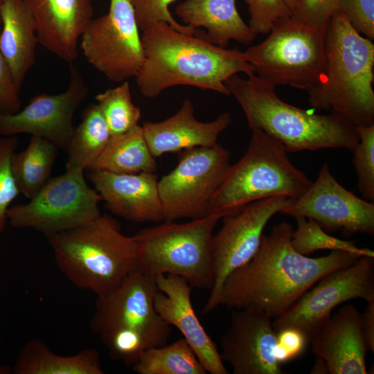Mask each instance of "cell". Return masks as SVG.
<instances>
[{"mask_svg": "<svg viewBox=\"0 0 374 374\" xmlns=\"http://www.w3.org/2000/svg\"><path fill=\"white\" fill-rule=\"evenodd\" d=\"M293 231L292 224L280 222L267 235H262L252 258L224 280L219 305L254 308L276 318L323 276L362 256L333 250L324 256L308 257L292 246Z\"/></svg>", "mask_w": 374, "mask_h": 374, "instance_id": "1", "label": "cell"}, {"mask_svg": "<svg viewBox=\"0 0 374 374\" xmlns=\"http://www.w3.org/2000/svg\"><path fill=\"white\" fill-rule=\"evenodd\" d=\"M144 60L136 82L145 98H156L174 86H191L229 96L224 82L231 76L255 73L244 52L216 46L197 28L186 35L166 22L143 31Z\"/></svg>", "mask_w": 374, "mask_h": 374, "instance_id": "2", "label": "cell"}, {"mask_svg": "<svg viewBox=\"0 0 374 374\" xmlns=\"http://www.w3.org/2000/svg\"><path fill=\"white\" fill-rule=\"evenodd\" d=\"M242 109L251 130H258L279 142L287 152L344 148L359 142L355 127L340 116L314 114L282 100L275 87L254 74H234L224 82Z\"/></svg>", "mask_w": 374, "mask_h": 374, "instance_id": "3", "label": "cell"}, {"mask_svg": "<svg viewBox=\"0 0 374 374\" xmlns=\"http://www.w3.org/2000/svg\"><path fill=\"white\" fill-rule=\"evenodd\" d=\"M325 55V76L307 91L310 106L355 127L374 125L373 41L359 33L340 11L326 28Z\"/></svg>", "mask_w": 374, "mask_h": 374, "instance_id": "4", "label": "cell"}, {"mask_svg": "<svg viewBox=\"0 0 374 374\" xmlns=\"http://www.w3.org/2000/svg\"><path fill=\"white\" fill-rule=\"evenodd\" d=\"M55 261L76 287L97 296L115 288L136 269L137 249L133 237L107 214L48 238Z\"/></svg>", "mask_w": 374, "mask_h": 374, "instance_id": "5", "label": "cell"}, {"mask_svg": "<svg viewBox=\"0 0 374 374\" xmlns=\"http://www.w3.org/2000/svg\"><path fill=\"white\" fill-rule=\"evenodd\" d=\"M251 131L247 152L231 166L212 200L211 214L222 217L247 204L274 196L297 199L312 182L292 163L279 142L260 130Z\"/></svg>", "mask_w": 374, "mask_h": 374, "instance_id": "6", "label": "cell"}, {"mask_svg": "<svg viewBox=\"0 0 374 374\" xmlns=\"http://www.w3.org/2000/svg\"><path fill=\"white\" fill-rule=\"evenodd\" d=\"M220 218L211 214L186 223L164 222L141 230L132 236L137 249L136 269L154 276H181L193 288L211 290V240Z\"/></svg>", "mask_w": 374, "mask_h": 374, "instance_id": "7", "label": "cell"}, {"mask_svg": "<svg viewBox=\"0 0 374 374\" xmlns=\"http://www.w3.org/2000/svg\"><path fill=\"white\" fill-rule=\"evenodd\" d=\"M326 31L290 17L244 53L255 73L275 87L287 85L308 91L326 74Z\"/></svg>", "mask_w": 374, "mask_h": 374, "instance_id": "8", "label": "cell"}, {"mask_svg": "<svg viewBox=\"0 0 374 374\" xmlns=\"http://www.w3.org/2000/svg\"><path fill=\"white\" fill-rule=\"evenodd\" d=\"M83 170H66L51 177L30 202L9 207L8 222L17 229H31L48 239L87 224L101 214L102 197L86 182Z\"/></svg>", "mask_w": 374, "mask_h": 374, "instance_id": "9", "label": "cell"}, {"mask_svg": "<svg viewBox=\"0 0 374 374\" xmlns=\"http://www.w3.org/2000/svg\"><path fill=\"white\" fill-rule=\"evenodd\" d=\"M230 156L219 144L181 151L177 166L158 182L163 222L211 215L212 200L231 166Z\"/></svg>", "mask_w": 374, "mask_h": 374, "instance_id": "10", "label": "cell"}, {"mask_svg": "<svg viewBox=\"0 0 374 374\" xmlns=\"http://www.w3.org/2000/svg\"><path fill=\"white\" fill-rule=\"evenodd\" d=\"M157 291L156 276L134 269L112 290L97 296L91 329L100 337L132 335L148 349L166 344L172 328L155 310Z\"/></svg>", "mask_w": 374, "mask_h": 374, "instance_id": "11", "label": "cell"}, {"mask_svg": "<svg viewBox=\"0 0 374 374\" xmlns=\"http://www.w3.org/2000/svg\"><path fill=\"white\" fill-rule=\"evenodd\" d=\"M294 199L285 195L270 197L247 204L222 217V227L211 240L213 284L202 314H208L219 306L227 276L252 258L267 222Z\"/></svg>", "mask_w": 374, "mask_h": 374, "instance_id": "12", "label": "cell"}, {"mask_svg": "<svg viewBox=\"0 0 374 374\" xmlns=\"http://www.w3.org/2000/svg\"><path fill=\"white\" fill-rule=\"evenodd\" d=\"M283 314L274 318L276 332L293 329L308 342L332 314L346 301L374 300V256H364L353 264L337 269L319 279Z\"/></svg>", "mask_w": 374, "mask_h": 374, "instance_id": "13", "label": "cell"}, {"mask_svg": "<svg viewBox=\"0 0 374 374\" xmlns=\"http://www.w3.org/2000/svg\"><path fill=\"white\" fill-rule=\"evenodd\" d=\"M134 8L129 0H110L109 12L92 19L80 48L89 63L114 82L135 78L144 52Z\"/></svg>", "mask_w": 374, "mask_h": 374, "instance_id": "14", "label": "cell"}, {"mask_svg": "<svg viewBox=\"0 0 374 374\" xmlns=\"http://www.w3.org/2000/svg\"><path fill=\"white\" fill-rule=\"evenodd\" d=\"M280 213L312 219L331 232L374 234V204L341 186L326 163L308 190Z\"/></svg>", "mask_w": 374, "mask_h": 374, "instance_id": "15", "label": "cell"}, {"mask_svg": "<svg viewBox=\"0 0 374 374\" xmlns=\"http://www.w3.org/2000/svg\"><path fill=\"white\" fill-rule=\"evenodd\" d=\"M70 80L66 91L32 98L21 110L0 116V135L26 133L42 137L66 152L74 132L75 112L89 93L83 76L69 64Z\"/></svg>", "mask_w": 374, "mask_h": 374, "instance_id": "16", "label": "cell"}, {"mask_svg": "<svg viewBox=\"0 0 374 374\" xmlns=\"http://www.w3.org/2000/svg\"><path fill=\"white\" fill-rule=\"evenodd\" d=\"M271 319L251 307L233 311L220 353L233 374L285 373L276 357L277 334Z\"/></svg>", "mask_w": 374, "mask_h": 374, "instance_id": "17", "label": "cell"}, {"mask_svg": "<svg viewBox=\"0 0 374 374\" xmlns=\"http://www.w3.org/2000/svg\"><path fill=\"white\" fill-rule=\"evenodd\" d=\"M156 282L158 291L154 305L157 312L179 330L206 373L228 374L215 344L195 312L191 285L185 278L171 274L157 275Z\"/></svg>", "mask_w": 374, "mask_h": 374, "instance_id": "18", "label": "cell"}, {"mask_svg": "<svg viewBox=\"0 0 374 374\" xmlns=\"http://www.w3.org/2000/svg\"><path fill=\"white\" fill-rule=\"evenodd\" d=\"M314 355L330 374H366L362 314L352 305L341 306L326 320L310 340Z\"/></svg>", "mask_w": 374, "mask_h": 374, "instance_id": "19", "label": "cell"}, {"mask_svg": "<svg viewBox=\"0 0 374 374\" xmlns=\"http://www.w3.org/2000/svg\"><path fill=\"white\" fill-rule=\"evenodd\" d=\"M31 12L39 43L72 64L78 42L93 19L91 0H23Z\"/></svg>", "mask_w": 374, "mask_h": 374, "instance_id": "20", "label": "cell"}, {"mask_svg": "<svg viewBox=\"0 0 374 374\" xmlns=\"http://www.w3.org/2000/svg\"><path fill=\"white\" fill-rule=\"evenodd\" d=\"M88 177L113 214L134 222L163 221L159 179L154 173L89 170Z\"/></svg>", "mask_w": 374, "mask_h": 374, "instance_id": "21", "label": "cell"}, {"mask_svg": "<svg viewBox=\"0 0 374 374\" xmlns=\"http://www.w3.org/2000/svg\"><path fill=\"white\" fill-rule=\"evenodd\" d=\"M232 123L229 112L210 122H201L195 116L192 101L185 99L181 107L171 117L160 122H145L142 129L154 158L167 152H180L195 147H213L219 135Z\"/></svg>", "mask_w": 374, "mask_h": 374, "instance_id": "22", "label": "cell"}, {"mask_svg": "<svg viewBox=\"0 0 374 374\" xmlns=\"http://www.w3.org/2000/svg\"><path fill=\"white\" fill-rule=\"evenodd\" d=\"M175 13L185 25L205 28L206 40L222 48L231 40L248 45L256 36L240 17L235 0H185Z\"/></svg>", "mask_w": 374, "mask_h": 374, "instance_id": "23", "label": "cell"}, {"mask_svg": "<svg viewBox=\"0 0 374 374\" xmlns=\"http://www.w3.org/2000/svg\"><path fill=\"white\" fill-rule=\"evenodd\" d=\"M0 18V51L20 91L35 60L39 41L35 21L23 0H3Z\"/></svg>", "mask_w": 374, "mask_h": 374, "instance_id": "24", "label": "cell"}, {"mask_svg": "<svg viewBox=\"0 0 374 374\" xmlns=\"http://www.w3.org/2000/svg\"><path fill=\"white\" fill-rule=\"evenodd\" d=\"M14 374H103L100 355L93 348H87L71 355L53 352L38 339L26 342L19 351Z\"/></svg>", "mask_w": 374, "mask_h": 374, "instance_id": "25", "label": "cell"}, {"mask_svg": "<svg viewBox=\"0 0 374 374\" xmlns=\"http://www.w3.org/2000/svg\"><path fill=\"white\" fill-rule=\"evenodd\" d=\"M89 170L118 174L154 173L155 158L139 125L119 135L111 136L106 147Z\"/></svg>", "mask_w": 374, "mask_h": 374, "instance_id": "26", "label": "cell"}, {"mask_svg": "<svg viewBox=\"0 0 374 374\" xmlns=\"http://www.w3.org/2000/svg\"><path fill=\"white\" fill-rule=\"evenodd\" d=\"M58 150L46 139L32 136L25 150L13 152L11 168L20 193L30 199L49 181Z\"/></svg>", "mask_w": 374, "mask_h": 374, "instance_id": "27", "label": "cell"}, {"mask_svg": "<svg viewBox=\"0 0 374 374\" xmlns=\"http://www.w3.org/2000/svg\"><path fill=\"white\" fill-rule=\"evenodd\" d=\"M111 134L96 103H90L75 127L66 153V170L89 169L106 147Z\"/></svg>", "mask_w": 374, "mask_h": 374, "instance_id": "28", "label": "cell"}, {"mask_svg": "<svg viewBox=\"0 0 374 374\" xmlns=\"http://www.w3.org/2000/svg\"><path fill=\"white\" fill-rule=\"evenodd\" d=\"M139 374H206V371L182 337L169 345L146 350L132 366Z\"/></svg>", "mask_w": 374, "mask_h": 374, "instance_id": "29", "label": "cell"}, {"mask_svg": "<svg viewBox=\"0 0 374 374\" xmlns=\"http://www.w3.org/2000/svg\"><path fill=\"white\" fill-rule=\"evenodd\" d=\"M95 99L111 136L124 134L138 125L141 113L132 102L127 80L97 94Z\"/></svg>", "mask_w": 374, "mask_h": 374, "instance_id": "30", "label": "cell"}, {"mask_svg": "<svg viewBox=\"0 0 374 374\" xmlns=\"http://www.w3.org/2000/svg\"><path fill=\"white\" fill-rule=\"evenodd\" d=\"M297 226L293 231L291 244L299 253L308 256L319 250H342L362 256H374L373 250L359 248L353 241L341 240L329 235L315 220L302 216L294 217Z\"/></svg>", "mask_w": 374, "mask_h": 374, "instance_id": "31", "label": "cell"}, {"mask_svg": "<svg viewBox=\"0 0 374 374\" xmlns=\"http://www.w3.org/2000/svg\"><path fill=\"white\" fill-rule=\"evenodd\" d=\"M359 142L352 151L357 187L363 199L374 202V125L356 127Z\"/></svg>", "mask_w": 374, "mask_h": 374, "instance_id": "32", "label": "cell"}, {"mask_svg": "<svg viewBox=\"0 0 374 374\" xmlns=\"http://www.w3.org/2000/svg\"><path fill=\"white\" fill-rule=\"evenodd\" d=\"M19 141L15 136L0 137V233L6 229L7 211L20 192L11 168V157Z\"/></svg>", "mask_w": 374, "mask_h": 374, "instance_id": "33", "label": "cell"}, {"mask_svg": "<svg viewBox=\"0 0 374 374\" xmlns=\"http://www.w3.org/2000/svg\"><path fill=\"white\" fill-rule=\"evenodd\" d=\"M175 1L129 0L134 8L139 28L142 32L159 22H166L180 33L195 35L197 28L179 23L170 12L169 6Z\"/></svg>", "mask_w": 374, "mask_h": 374, "instance_id": "34", "label": "cell"}, {"mask_svg": "<svg viewBox=\"0 0 374 374\" xmlns=\"http://www.w3.org/2000/svg\"><path fill=\"white\" fill-rule=\"evenodd\" d=\"M250 15L249 26L252 32L269 34L278 21L292 17L283 0H244Z\"/></svg>", "mask_w": 374, "mask_h": 374, "instance_id": "35", "label": "cell"}, {"mask_svg": "<svg viewBox=\"0 0 374 374\" xmlns=\"http://www.w3.org/2000/svg\"><path fill=\"white\" fill-rule=\"evenodd\" d=\"M339 12L340 0H299L292 17L307 25L326 29Z\"/></svg>", "mask_w": 374, "mask_h": 374, "instance_id": "36", "label": "cell"}, {"mask_svg": "<svg viewBox=\"0 0 374 374\" xmlns=\"http://www.w3.org/2000/svg\"><path fill=\"white\" fill-rule=\"evenodd\" d=\"M340 11L361 35L374 39V0H340Z\"/></svg>", "mask_w": 374, "mask_h": 374, "instance_id": "37", "label": "cell"}, {"mask_svg": "<svg viewBox=\"0 0 374 374\" xmlns=\"http://www.w3.org/2000/svg\"><path fill=\"white\" fill-rule=\"evenodd\" d=\"M21 106L20 91L16 87L10 69L0 51V116L15 114Z\"/></svg>", "mask_w": 374, "mask_h": 374, "instance_id": "38", "label": "cell"}, {"mask_svg": "<svg viewBox=\"0 0 374 374\" xmlns=\"http://www.w3.org/2000/svg\"><path fill=\"white\" fill-rule=\"evenodd\" d=\"M276 334V357L280 363L292 360L300 355L308 343L303 335L293 329L283 330Z\"/></svg>", "mask_w": 374, "mask_h": 374, "instance_id": "39", "label": "cell"}, {"mask_svg": "<svg viewBox=\"0 0 374 374\" xmlns=\"http://www.w3.org/2000/svg\"><path fill=\"white\" fill-rule=\"evenodd\" d=\"M368 305L362 314V328L367 350L374 352V300Z\"/></svg>", "mask_w": 374, "mask_h": 374, "instance_id": "40", "label": "cell"}, {"mask_svg": "<svg viewBox=\"0 0 374 374\" xmlns=\"http://www.w3.org/2000/svg\"><path fill=\"white\" fill-rule=\"evenodd\" d=\"M311 373H316V374L329 373L326 362L323 359L317 358L313 366Z\"/></svg>", "mask_w": 374, "mask_h": 374, "instance_id": "41", "label": "cell"}, {"mask_svg": "<svg viewBox=\"0 0 374 374\" xmlns=\"http://www.w3.org/2000/svg\"><path fill=\"white\" fill-rule=\"evenodd\" d=\"M287 8L290 10L293 14L295 11L297 3L299 0H283Z\"/></svg>", "mask_w": 374, "mask_h": 374, "instance_id": "42", "label": "cell"}, {"mask_svg": "<svg viewBox=\"0 0 374 374\" xmlns=\"http://www.w3.org/2000/svg\"><path fill=\"white\" fill-rule=\"evenodd\" d=\"M12 373V368L8 365L0 364V374H11Z\"/></svg>", "mask_w": 374, "mask_h": 374, "instance_id": "43", "label": "cell"}, {"mask_svg": "<svg viewBox=\"0 0 374 374\" xmlns=\"http://www.w3.org/2000/svg\"><path fill=\"white\" fill-rule=\"evenodd\" d=\"M2 3H3V0H0V10H1ZM0 26H1V18H0Z\"/></svg>", "mask_w": 374, "mask_h": 374, "instance_id": "44", "label": "cell"}, {"mask_svg": "<svg viewBox=\"0 0 374 374\" xmlns=\"http://www.w3.org/2000/svg\"><path fill=\"white\" fill-rule=\"evenodd\" d=\"M1 339H0V346H1Z\"/></svg>", "mask_w": 374, "mask_h": 374, "instance_id": "45", "label": "cell"}]
</instances>
